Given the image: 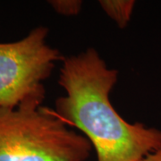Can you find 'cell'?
Instances as JSON below:
<instances>
[{
	"label": "cell",
	"instance_id": "obj_1",
	"mask_svg": "<svg viewBox=\"0 0 161 161\" xmlns=\"http://www.w3.org/2000/svg\"><path fill=\"white\" fill-rule=\"evenodd\" d=\"M117 79L118 71L93 47L64 58L58 84L65 95L56 100L54 112L82 132L97 161H139L160 147L161 131L128 123L117 113L109 98Z\"/></svg>",
	"mask_w": 161,
	"mask_h": 161
},
{
	"label": "cell",
	"instance_id": "obj_2",
	"mask_svg": "<svg viewBox=\"0 0 161 161\" xmlns=\"http://www.w3.org/2000/svg\"><path fill=\"white\" fill-rule=\"evenodd\" d=\"M92 149L53 109L35 104L0 108V161H85Z\"/></svg>",
	"mask_w": 161,
	"mask_h": 161
},
{
	"label": "cell",
	"instance_id": "obj_3",
	"mask_svg": "<svg viewBox=\"0 0 161 161\" xmlns=\"http://www.w3.org/2000/svg\"><path fill=\"white\" fill-rule=\"evenodd\" d=\"M48 29L38 26L21 40L0 43V108L41 106L44 81L64 57L47 42Z\"/></svg>",
	"mask_w": 161,
	"mask_h": 161
},
{
	"label": "cell",
	"instance_id": "obj_4",
	"mask_svg": "<svg viewBox=\"0 0 161 161\" xmlns=\"http://www.w3.org/2000/svg\"><path fill=\"white\" fill-rule=\"evenodd\" d=\"M102 10L120 28H125L131 20L135 1L133 0H100Z\"/></svg>",
	"mask_w": 161,
	"mask_h": 161
},
{
	"label": "cell",
	"instance_id": "obj_5",
	"mask_svg": "<svg viewBox=\"0 0 161 161\" xmlns=\"http://www.w3.org/2000/svg\"><path fill=\"white\" fill-rule=\"evenodd\" d=\"M48 4L56 13L64 16L79 14L82 7V1L80 0H50Z\"/></svg>",
	"mask_w": 161,
	"mask_h": 161
},
{
	"label": "cell",
	"instance_id": "obj_6",
	"mask_svg": "<svg viewBox=\"0 0 161 161\" xmlns=\"http://www.w3.org/2000/svg\"><path fill=\"white\" fill-rule=\"evenodd\" d=\"M139 161H161V146L157 150L144 156Z\"/></svg>",
	"mask_w": 161,
	"mask_h": 161
}]
</instances>
